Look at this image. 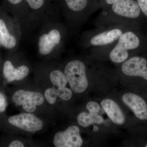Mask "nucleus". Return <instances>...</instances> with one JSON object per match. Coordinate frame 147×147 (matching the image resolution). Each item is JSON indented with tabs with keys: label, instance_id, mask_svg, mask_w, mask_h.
Listing matches in <instances>:
<instances>
[{
	"label": "nucleus",
	"instance_id": "1",
	"mask_svg": "<svg viewBox=\"0 0 147 147\" xmlns=\"http://www.w3.org/2000/svg\"><path fill=\"white\" fill-rule=\"evenodd\" d=\"M146 50L147 28L137 26L127 30L112 45L91 51L94 54L107 55L114 63L121 64Z\"/></svg>",
	"mask_w": 147,
	"mask_h": 147
},
{
	"label": "nucleus",
	"instance_id": "2",
	"mask_svg": "<svg viewBox=\"0 0 147 147\" xmlns=\"http://www.w3.org/2000/svg\"><path fill=\"white\" fill-rule=\"evenodd\" d=\"M134 24L147 27V21L135 0H118L102 9L94 21L95 27Z\"/></svg>",
	"mask_w": 147,
	"mask_h": 147
},
{
	"label": "nucleus",
	"instance_id": "3",
	"mask_svg": "<svg viewBox=\"0 0 147 147\" xmlns=\"http://www.w3.org/2000/svg\"><path fill=\"white\" fill-rule=\"evenodd\" d=\"M143 26L134 24H120L95 27L84 32L80 39L81 47L85 49H99L112 45L127 30L134 26Z\"/></svg>",
	"mask_w": 147,
	"mask_h": 147
},
{
	"label": "nucleus",
	"instance_id": "4",
	"mask_svg": "<svg viewBox=\"0 0 147 147\" xmlns=\"http://www.w3.org/2000/svg\"><path fill=\"white\" fill-rule=\"evenodd\" d=\"M69 30H77L93 13V0H55Z\"/></svg>",
	"mask_w": 147,
	"mask_h": 147
},
{
	"label": "nucleus",
	"instance_id": "5",
	"mask_svg": "<svg viewBox=\"0 0 147 147\" xmlns=\"http://www.w3.org/2000/svg\"><path fill=\"white\" fill-rule=\"evenodd\" d=\"M42 28L38 38V53L42 56L50 55L55 50L62 49L69 29L60 21L42 24Z\"/></svg>",
	"mask_w": 147,
	"mask_h": 147
},
{
	"label": "nucleus",
	"instance_id": "6",
	"mask_svg": "<svg viewBox=\"0 0 147 147\" xmlns=\"http://www.w3.org/2000/svg\"><path fill=\"white\" fill-rule=\"evenodd\" d=\"M32 19L36 26L59 21L61 13L55 0H26Z\"/></svg>",
	"mask_w": 147,
	"mask_h": 147
},
{
	"label": "nucleus",
	"instance_id": "7",
	"mask_svg": "<svg viewBox=\"0 0 147 147\" xmlns=\"http://www.w3.org/2000/svg\"><path fill=\"white\" fill-rule=\"evenodd\" d=\"M7 12L0 9V40L1 46L12 50L18 47L22 34L16 20Z\"/></svg>",
	"mask_w": 147,
	"mask_h": 147
},
{
	"label": "nucleus",
	"instance_id": "8",
	"mask_svg": "<svg viewBox=\"0 0 147 147\" xmlns=\"http://www.w3.org/2000/svg\"><path fill=\"white\" fill-rule=\"evenodd\" d=\"M64 73L71 90L76 93L86 91L88 85L86 63L82 60L74 59L65 66Z\"/></svg>",
	"mask_w": 147,
	"mask_h": 147
},
{
	"label": "nucleus",
	"instance_id": "9",
	"mask_svg": "<svg viewBox=\"0 0 147 147\" xmlns=\"http://www.w3.org/2000/svg\"><path fill=\"white\" fill-rule=\"evenodd\" d=\"M6 9L18 23L22 37L36 27L26 0H4Z\"/></svg>",
	"mask_w": 147,
	"mask_h": 147
},
{
	"label": "nucleus",
	"instance_id": "10",
	"mask_svg": "<svg viewBox=\"0 0 147 147\" xmlns=\"http://www.w3.org/2000/svg\"><path fill=\"white\" fill-rule=\"evenodd\" d=\"M16 106H22L27 113H32L36 109L37 106L43 104L44 96L38 92L18 90L14 93L12 97Z\"/></svg>",
	"mask_w": 147,
	"mask_h": 147
},
{
	"label": "nucleus",
	"instance_id": "11",
	"mask_svg": "<svg viewBox=\"0 0 147 147\" xmlns=\"http://www.w3.org/2000/svg\"><path fill=\"white\" fill-rule=\"evenodd\" d=\"M8 122L13 126L27 132L35 133L43 128V122L31 113H23L11 116Z\"/></svg>",
	"mask_w": 147,
	"mask_h": 147
},
{
	"label": "nucleus",
	"instance_id": "12",
	"mask_svg": "<svg viewBox=\"0 0 147 147\" xmlns=\"http://www.w3.org/2000/svg\"><path fill=\"white\" fill-rule=\"evenodd\" d=\"M120 71L129 77H139L147 81V59L136 55L121 64Z\"/></svg>",
	"mask_w": 147,
	"mask_h": 147
},
{
	"label": "nucleus",
	"instance_id": "13",
	"mask_svg": "<svg viewBox=\"0 0 147 147\" xmlns=\"http://www.w3.org/2000/svg\"><path fill=\"white\" fill-rule=\"evenodd\" d=\"M53 143L56 147H80L83 145V141L79 127L71 125L65 131L56 133Z\"/></svg>",
	"mask_w": 147,
	"mask_h": 147
},
{
	"label": "nucleus",
	"instance_id": "14",
	"mask_svg": "<svg viewBox=\"0 0 147 147\" xmlns=\"http://www.w3.org/2000/svg\"><path fill=\"white\" fill-rule=\"evenodd\" d=\"M122 100L137 118L142 120L147 119V103L141 96L132 93H127L123 96Z\"/></svg>",
	"mask_w": 147,
	"mask_h": 147
},
{
	"label": "nucleus",
	"instance_id": "15",
	"mask_svg": "<svg viewBox=\"0 0 147 147\" xmlns=\"http://www.w3.org/2000/svg\"><path fill=\"white\" fill-rule=\"evenodd\" d=\"M101 106L108 117L114 123L123 124L125 121L124 115L119 106L114 100L105 99L101 102Z\"/></svg>",
	"mask_w": 147,
	"mask_h": 147
},
{
	"label": "nucleus",
	"instance_id": "16",
	"mask_svg": "<svg viewBox=\"0 0 147 147\" xmlns=\"http://www.w3.org/2000/svg\"><path fill=\"white\" fill-rule=\"evenodd\" d=\"M72 93L71 90L66 88H49L45 91L44 96L49 104H54L56 102L57 98H60L64 100H68L72 97Z\"/></svg>",
	"mask_w": 147,
	"mask_h": 147
},
{
	"label": "nucleus",
	"instance_id": "17",
	"mask_svg": "<svg viewBox=\"0 0 147 147\" xmlns=\"http://www.w3.org/2000/svg\"><path fill=\"white\" fill-rule=\"evenodd\" d=\"M103 119L98 114L83 112L77 117V121L81 126L86 127L94 123L100 124L103 123Z\"/></svg>",
	"mask_w": 147,
	"mask_h": 147
},
{
	"label": "nucleus",
	"instance_id": "18",
	"mask_svg": "<svg viewBox=\"0 0 147 147\" xmlns=\"http://www.w3.org/2000/svg\"><path fill=\"white\" fill-rule=\"evenodd\" d=\"M50 81L53 86L57 88L65 87L68 81L63 72L59 69H55L49 74Z\"/></svg>",
	"mask_w": 147,
	"mask_h": 147
},
{
	"label": "nucleus",
	"instance_id": "19",
	"mask_svg": "<svg viewBox=\"0 0 147 147\" xmlns=\"http://www.w3.org/2000/svg\"><path fill=\"white\" fill-rule=\"evenodd\" d=\"M30 72V69L26 65H23L15 67L12 74L7 79V82H11L14 81H21L28 75Z\"/></svg>",
	"mask_w": 147,
	"mask_h": 147
},
{
	"label": "nucleus",
	"instance_id": "20",
	"mask_svg": "<svg viewBox=\"0 0 147 147\" xmlns=\"http://www.w3.org/2000/svg\"><path fill=\"white\" fill-rule=\"evenodd\" d=\"M15 67L10 61H6L4 63L3 66V73L4 77L7 79L11 76L13 73Z\"/></svg>",
	"mask_w": 147,
	"mask_h": 147
},
{
	"label": "nucleus",
	"instance_id": "21",
	"mask_svg": "<svg viewBox=\"0 0 147 147\" xmlns=\"http://www.w3.org/2000/svg\"><path fill=\"white\" fill-rule=\"evenodd\" d=\"M86 108L90 113L98 114L100 110V105L97 102L90 101L87 103Z\"/></svg>",
	"mask_w": 147,
	"mask_h": 147
},
{
	"label": "nucleus",
	"instance_id": "22",
	"mask_svg": "<svg viewBox=\"0 0 147 147\" xmlns=\"http://www.w3.org/2000/svg\"><path fill=\"white\" fill-rule=\"evenodd\" d=\"M136 1L147 23V0H137Z\"/></svg>",
	"mask_w": 147,
	"mask_h": 147
},
{
	"label": "nucleus",
	"instance_id": "23",
	"mask_svg": "<svg viewBox=\"0 0 147 147\" xmlns=\"http://www.w3.org/2000/svg\"><path fill=\"white\" fill-rule=\"evenodd\" d=\"M7 106L6 99L4 95L0 92V113L4 112Z\"/></svg>",
	"mask_w": 147,
	"mask_h": 147
},
{
	"label": "nucleus",
	"instance_id": "24",
	"mask_svg": "<svg viewBox=\"0 0 147 147\" xmlns=\"http://www.w3.org/2000/svg\"><path fill=\"white\" fill-rule=\"evenodd\" d=\"M24 144L20 141L15 140L11 142L9 144V147H24Z\"/></svg>",
	"mask_w": 147,
	"mask_h": 147
},
{
	"label": "nucleus",
	"instance_id": "25",
	"mask_svg": "<svg viewBox=\"0 0 147 147\" xmlns=\"http://www.w3.org/2000/svg\"><path fill=\"white\" fill-rule=\"evenodd\" d=\"M118 0H104L103 3H102L101 7L102 9L105 8L108 6L113 4L114 3H115Z\"/></svg>",
	"mask_w": 147,
	"mask_h": 147
},
{
	"label": "nucleus",
	"instance_id": "26",
	"mask_svg": "<svg viewBox=\"0 0 147 147\" xmlns=\"http://www.w3.org/2000/svg\"><path fill=\"white\" fill-rule=\"evenodd\" d=\"M98 127L96 126V125H94V130L95 131H97L98 130Z\"/></svg>",
	"mask_w": 147,
	"mask_h": 147
},
{
	"label": "nucleus",
	"instance_id": "27",
	"mask_svg": "<svg viewBox=\"0 0 147 147\" xmlns=\"http://www.w3.org/2000/svg\"><path fill=\"white\" fill-rule=\"evenodd\" d=\"M1 46V40H0V46Z\"/></svg>",
	"mask_w": 147,
	"mask_h": 147
},
{
	"label": "nucleus",
	"instance_id": "28",
	"mask_svg": "<svg viewBox=\"0 0 147 147\" xmlns=\"http://www.w3.org/2000/svg\"><path fill=\"white\" fill-rule=\"evenodd\" d=\"M145 147H147V144L146 145V146H145Z\"/></svg>",
	"mask_w": 147,
	"mask_h": 147
}]
</instances>
